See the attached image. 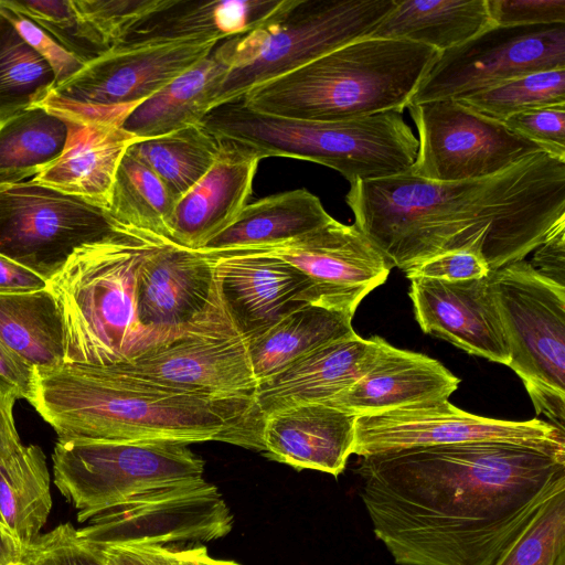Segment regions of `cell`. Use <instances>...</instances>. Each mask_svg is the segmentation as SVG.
I'll list each match as a JSON object with an SVG mask.
<instances>
[{
    "mask_svg": "<svg viewBox=\"0 0 565 565\" xmlns=\"http://www.w3.org/2000/svg\"><path fill=\"white\" fill-rule=\"evenodd\" d=\"M24 547L15 536L0 523V565H19L23 559Z\"/></svg>",
    "mask_w": 565,
    "mask_h": 565,
    "instance_id": "816d5d0a",
    "label": "cell"
},
{
    "mask_svg": "<svg viewBox=\"0 0 565 565\" xmlns=\"http://www.w3.org/2000/svg\"><path fill=\"white\" fill-rule=\"evenodd\" d=\"M55 85L50 64L0 13V122L42 104Z\"/></svg>",
    "mask_w": 565,
    "mask_h": 565,
    "instance_id": "d590c367",
    "label": "cell"
},
{
    "mask_svg": "<svg viewBox=\"0 0 565 565\" xmlns=\"http://www.w3.org/2000/svg\"><path fill=\"white\" fill-rule=\"evenodd\" d=\"M19 565H24V564H23V562H22V563H21V564H19Z\"/></svg>",
    "mask_w": 565,
    "mask_h": 565,
    "instance_id": "11a10c76",
    "label": "cell"
},
{
    "mask_svg": "<svg viewBox=\"0 0 565 565\" xmlns=\"http://www.w3.org/2000/svg\"><path fill=\"white\" fill-rule=\"evenodd\" d=\"M360 495L399 565H492L565 490V450L482 441L362 457Z\"/></svg>",
    "mask_w": 565,
    "mask_h": 565,
    "instance_id": "6da1fadb",
    "label": "cell"
},
{
    "mask_svg": "<svg viewBox=\"0 0 565 565\" xmlns=\"http://www.w3.org/2000/svg\"><path fill=\"white\" fill-rule=\"evenodd\" d=\"M220 143L214 163L178 201L171 218L170 241L195 250L227 227L247 204L260 161L239 147Z\"/></svg>",
    "mask_w": 565,
    "mask_h": 565,
    "instance_id": "cb8c5ba5",
    "label": "cell"
},
{
    "mask_svg": "<svg viewBox=\"0 0 565 565\" xmlns=\"http://www.w3.org/2000/svg\"><path fill=\"white\" fill-rule=\"evenodd\" d=\"M354 333L352 318L305 303L245 338L253 372L259 382L315 349Z\"/></svg>",
    "mask_w": 565,
    "mask_h": 565,
    "instance_id": "f546056e",
    "label": "cell"
},
{
    "mask_svg": "<svg viewBox=\"0 0 565 565\" xmlns=\"http://www.w3.org/2000/svg\"><path fill=\"white\" fill-rule=\"evenodd\" d=\"M220 300L205 254L168 238H152L136 276L137 318L151 347L194 326Z\"/></svg>",
    "mask_w": 565,
    "mask_h": 565,
    "instance_id": "ac0fdd59",
    "label": "cell"
},
{
    "mask_svg": "<svg viewBox=\"0 0 565 565\" xmlns=\"http://www.w3.org/2000/svg\"><path fill=\"white\" fill-rule=\"evenodd\" d=\"M120 225L106 209L33 180L0 184V256L46 281Z\"/></svg>",
    "mask_w": 565,
    "mask_h": 565,
    "instance_id": "8fae6325",
    "label": "cell"
},
{
    "mask_svg": "<svg viewBox=\"0 0 565 565\" xmlns=\"http://www.w3.org/2000/svg\"><path fill=\"white\" fill-rule=\"evenodd\" d=\"M490 273L491 269L483 256L468 249L436 255L405 271L408 279L428 278L445 281L480 279Z\"/></svg>",
    "mask_w": 565,
    "mask_h": 565,
    "instance_id": "f6af8a7d",
    "label": "cell"
},
{
    "mask_svg": "<svg viewBox=\"0 0 565 565\" xmlns=\"http://www.w3.org/2000/svg\"><path fill=\"white\" fill-rule=\"evenodd\" d=\"M122 364L168 387L214 397L254 398L258 385L246 338L222 299L191 328Z\"/></svg>",
    "mask_w": 565,
    "mask_h": 565,
    "instance_id": "9a60e30c",
    "label": "cell"
},
{
    "mask_svg": "<svg viewBox=\"0 0 565 565\" xmlns=\"http://www.w3.org/2000/svg\"><path fill=\"white\" fill-rule=\"evenodd\" d=\"M418 132L416 159L407 173L434 182L480 179L544 151L502 121L457 99L408 104Z\"/></svg>",
    "mask_w": 565,
    "mask_h": 565,
    "instance_id": "7c38bea8",
    "label": "cell"
},
{
    "mask_svg": "<svg viewBox=\"0 0 565 565\" xmlns=\"http://www.w3.org/2000/svg\"><path fill=\"white\" fill-rule=\"evenodd\" d=\"M175 205L162 181L126 150L115 174L109 215L121 225L170 239Z\"/></svg>",
    "mask_w": 565,
    "mask_h": 565,
    "instance_id": "e575fe53",
    "label": "cell"
},
{
    "mask_svg": "<svg viewBox=\"0 0 565 565\" xmlns=\"http://www.w3.org/2000/svg\"><path fill=\"white\" fill-rule=\"evenodd\" d=\"M17 399V394L0 380V456L10 455L22 446L13 416Z\"/></svg>",
    "mask_w": 565,
    "mask_h": 565,
    "instance_id": "681fc988",
    "label": "cell"
},
{
    "mask_svg": "<svg viewBox=\"0 0 565 565\" xmlns=\"http://www.w3.org/2000/svg\"><path fill=\"white\" fill-rule=\"evenodd\" d=\"M460 380L440 362L380 338L369 371L329 405L354 416L375 415L420 403L446 401Z\"/></svg>",
    "mask_w": 565,
    "mask_h": 565,
    "instance_id": "603a6c76",
    "label": "cell"
},
{
    "mask_svg": "<svg viewBox=\"0 0 565 565\" xmlns=\"http://www.w3.org/2000/svg\"><path fill=\"white\" fill-rule=\"evenodd\" d=\"M380 337L356 333L321 345L258 382L254 401L267 414L300 404H330L353 386L372 366Z\"/></svg>",
    "mask_w": 565,
    "mask_h": 565,
    "instance_id": "44dd1931",
    "label": "cell"
},
{
    "mask_svg": "<svg viewBox=\"0 0 565 565\" xmlns=\"http://www.w3.org/2000/svg\"><path fill=\"white\" fill-rule=\"evenodd\" d=\"M28 401L57 440H217L264 450L254 398L174 390L122 363L34 367Z\"/></svg>",
    "mask_w": 565,
    "mask_h": 565,
    "instance_id": "3957f363",
    "label": "cell"
},
{
    "mask_svg": "<svg viewBox=\"0 0 565 565\" xmlns=\"http://www.w3.org/2000/svg\"><path fill=\"white\" fill-rule=\"evenodd\" d=\"M33 367L12 352L0 339V380L18 398L29 399L32 387Z\"/></svg>",
    "mask_w": 565,
    "mask_h": 565,
    "instance_id": "c3c4849f",
    "label": "cell"
},
{
    "mask_svg": "<svg viewBox=\"0 0 565 565\" xmlns=\"http://www.w3.org/2000/svg\"><path fill=\"white\" fill-rule=\"evenodd\" d=\"M52 461L55 487L81 523L134 494L198 480L204 471L189 444L166 439L57 440Z\"/></svg>",
    "mask_w": 565,
    "mask_h": 565,
    "instance_id": "9c48e42d",
    "label": "cell"
},
{
    "mask_svg": "<svg viewBox=\"0 0 565 565\" xmlns=\"http://www.w3.org/2000/svg\"><path fill=\"white\" fill-rule=\"evenodd\" d=\"M0 13L13 24L22 39L50 64L55 75L56 85L72 77L85 65L49 32L9 7L4 0H0Z\"/></svg>",
    "mask_w": 565,
    "mask_h": 565,
    "instance_id": "7bdbcfd3",
    "label": "cell"
},
{
    "mask_svg": "<svg viewBox=\"0 0 565 565\" xmlns=\"http://www.w3.org/2000/svg\"><path fill=\"white\" fill-rule=\"evenodd\" d=\"M409 280L415 318L425 333L508 366L510 352L490 274L462 281Z\"/></svg>",
    "mask_w": 565,
    "mask_h": 565,
    "instance_id": "d6986e66",
    "label": "cell"
},
{
    "mask_svg": "<svg viewBox=\"0 0 565 565\" xmlns=\"http://www.w3.org/2000/svg\"><path fill=\"white\" fill-rule=\"evenodd\" d=\"M498 26L565 24V0H487Z\"/></svg>",
    "mask_w": 565,
    "mask_h": 565,
    "instance_id": "ee69618b",
    "label": "cell"
},
{
    "mask_svg": "<svg viewBox=\"0 0 565 565\" xmlns=\"http://www.w3.org/2000/svg\"><path fill=\"white\" fill-rule=\"evenodd\" d=\"M565 551V490L546 500L492 565H553Z\"/></svg>",
    "mask_w": 565,
    "mask_h": 565,
    "instance_id": "74e56055",
    "label": "cell"
},
{
    "mask_svg": "<svg viewBox=\"0 0 565 565\" xmlns=\"http://www.w3.org/2000/svg\"><path fill=\"white\" fill-rule=\"evenodd\" d=\"M68 121L34 106L0 122V184L38 175L63 152Z\"/></svg>",
    "mask_w": 565,
    "mask_h": 565,
    "instance_id": "d6a6232c",
    "label": "cell"
},
{
    "mask_svg": "<svg viewBox=\"0 0 565 565\" xmlns=\"http://www.w3.org/2000/svg\"><path fill=\"white\" fill-rule=\"evenodd\" d=\"M356 416L322 403L300 404L264 416L266 456L298 470L340 475L353 455Z\"/></svg>",
    "mask_w": 565,
    "mask_h": 565,
    "instance_id": "7402d4cb",
    "label": "cell"
},
{
    "mask_svg": "<svg viewBox=\"0 0 565 565\" xmlns=\"http://www.w3.org/2000/svg\"><path fill=\"white\" fill-rule=\"evenodd\" d=\"M279 257L309 282L306 302L353 319L360 302L388 277L392 265L353 224L332 220L280 245L245 248Z\"/></svg>",
    "mask_w": 565,
    "mask_h": 565,
    "instance_id": "e0dca14e",
    "label": "cell"
},
{
    "mask_svg": "<svg viewBox=\"0 0 565 565\" xmlns=\"http://www.w3.org/2000/svg\"><path fill=\"white\" fill-rule=\"evenodd\" d=\"M218 40L115 46L56 85L40 104L72 121L120 126L127 113L206 57Z\"/></svg>",
    "mask_w": 565,
    "mask_h": 565,
    "instance_id": "30bf717a",
    "label": "cell"
},
{
    "mask_svg": "<svg viewBox=\"0 0 565 565\" xmlns=\"http://www.w3.org/2000/svg\"><path fill=\"white\" fill-rule=\"evenodd\" d=\"M345 202L392 267L407 271L468 249L495 270L524 259L565 221V160L537 151L495 174L454 182L407 172L355 180Z\"/></svg>",
    "mask_w": 565,
    "mask_h": 565,
    "instance_id": "7a4b0ae2",
    "label": "cell"
},
{
    "mask_svg": "<svg viewBox=\"0 0 565 565\" xmlns=\"http://www.w3.org/2000/svg\"><path fill=\"white\" fill-rule=\"evenodd\" d=\"M79 540L93 545L211 542L225 536L233 515L217 487L204 478L134 494L98 511Z\"/></svg>",
    "mask_w": 565,
    "mask_h": 565,
    "instance_id": "5bb4252c",
    "label": "cell"
},
{
    "mask_svg": "<svg viewBox=\"0 0 565 565\" xmlns=\"http://www.w3.org/2000/svg\"><path fill=\"white\" fill-rule=\"evenodd\" d=\"M179 558L180 565H239L233 561L211 557L202 545L179 550Z\"/></svg>",
    "mask_w": 565,
    "mask_h": 565,
    "instance_id": "f5cc1de1",
    "label": "cell"
},
{
    "mask_svg": "<svg viewBox=\"0 0 565 565\" xmlns=\"http://www.w3.org/2000/svg\"><path fill=\"white\" fill-rule=\"evenodd\" d=\"M553 565H565V551L558 554Z\"/></svg>",
    "mask_w": 565,
    "mask_h": 565,
    "instance_id": "db71d44e",
    "label": "cell"
},
{
    "mask_svg": "<svg viewBox=\"0 0 565 565\" xmlns=\"http://www.w3.org/2000/svg\"><path fill=\"white\" fill-rule=\"evenodd\" d=\"M458 102L498 121L531 108L565 105V68L525 74Z\"/></svg>",
    "mask_w": 565,
    "mask_h": 565,
    "instance_id": "8d00e7d4",
    "label": "cell"
},
{
    "mask_svg": "<svg viewBox=\"0 0 565 565\" xmlns=\"http://www.w3.org/2000/svg\"><path fill=\"white\" fill-rule=\"evenodd\" d=\"M220 141L201 124L160 137L137 140L127 151L146 164L178 201L210 170Z\"/></svg>",
    "mask_w": 565,
    "mask_h": 565,
    "instance_id": "836d02e7",
    "label": "cell"
},
{
    "mask_svg": "<svg viewBox=\"0 0 565 565\" xmlns=\"http://www.w3.org/2000/svg\"><path fill=\"white\" fill-rule=\"evenodd\" d=\"M154 236L120 225L46 281L62 318L65 363H125L151 347L137 318L136 276Z\"/></svg>",
    "mask_w": 565,
    "mask_h": 565,
    "instance_id": "8992f818",
    "label": "cell"
},
{
    "mask_svg": "<svg viewBox=\"0 0 565 565\" xmlns=\"http://www.w3.org/2000/svg\"><path fill=\"white\" fill-rule=\"evenodd\" d=\"M168 0H73L78 15L96 40L110 50L141 20Z\"/></svg>",
    "mask_w": 565,
    "mask_h": 565,
    "instance_id": "ab89813d",
    "label": "cell"
},
{
    "mask_svg": "<svg viewBox=\"0 0 565 565\" xmlns=\"http://www.w3.org/2000/svg\"><path fill=\"white\" fill-rule=\"evenodd\" d=\"M93 546L100 552L106 565H180L179 550L164 545L120 543Z\"/></svg>",
    "mask_w": 565,
    "mask_h": 565,
    "instance_id": "bcb514c9",
    "label": "cell"
},
{
    "mask_svg": "<svg viewBox=\"0 0 565 565\" xmlns=\"http://www.w3.org/2000/svg\"><path fill=\"white\" fill-rule=\"evenodd\" d=\"M493 25L487 0H396L370 36L406 40L444 52Z\"/></svg>",
    "mask_w": 565,
    "mask_h": 565,
    "instance_id": "f1b7e54d",
    "label": "cell"
},
{
    "mask_svg": "<svg viewBox=\"0 0 565 565\" xmlns=\"http://www.w3.org/2000/svg\"><path fill=\"white\" fill-rule=\"evenodd\" d=\"M46 287V280L23 266L0 256V291H29Z\"/></svg>",
    "mask_w": 565,
    "mask_h": 565,
    "instance_id": "f907efd6",
    "label": "cell"
},
{
    "mask_svg": "<svg viewBox=\"0 0 565 565\" xmlns=\"http://www.w3.org/2000/svg\"><path fill=\"white\" fill-rule=\"evenodd\" d=\"M565 68V24L498 26L440 52L409 104L461 99L515 77Z\"/></svg>",
    "mask_w": 565,
    "mask_h": 565,
    "instance_id": "4fadbf2b",
    "label": "cell"
},
{
    "mask_svg": "<svg viewBox=\"0 0 565 565\" xmlns=\"http://www.w3.org/2000/svg\"><path fill=\"white\" fill-rule=\"evenodd\" d=\"M502 122L545 152L565 160V105L531 108Z\"/></svg>",
    "mask_w": 565,
    "mask_h": 565,
    "instance_id": "b9f144b4",
    "label": "cell"
},
{
    "mask_svg": "<svg viewBox=\"0 0 565 565\" xmlns=\"http://www.w3.org/2000/svg\"><path fill=\"white\" fill-rule=\"evenodd\" d=\"M67 121L62 154L32 180L107 210L118 164L137 140L118 125Z\"/></svg>",
    "mask_w": 565,
    "mask_h": 565,
    "instance_id": "d4e9b609",
    "label": "cell"
},
{
    "mask_svg": "<svg viewBox=\"0 0 565 565\" xmlns=\"http://www.w3.org/2000/svg\"><path fill=\"white\" fill-rule=\"evenodd\" d=\"M200 124L220 142L259 160L288 157L316 162L350 183L405 173L418 150V139L395 110L347 121H313L263 114L238 99L212 108Z\"/></svg>",
    "mask_w": 565,
    "mask_h": 565,
    "instance_id": "5b68a950",
    "label": "cell"
},
{
    "mask_svg": "<svg viewBox=\"0 0 565 565\" xmlns=\"http://www.w3.org/2000/svg\"><path fill=\"white\" fill-rule=\"evenodd\" d=\"M6 3L49 32L85 64L108 51L82 21L73 0H6Z\"/></svg>",
    "mask_w": 565,
    "mask_h": 565,
    "instance_id": "f35d334b",
    "label": "cell"
},
{
    "mask_svg": "<svg viewBox=\"0 0 565 565\" xmlns=\"http://www.w3.org/2000/svg\"><path fill=\"white\" fill-rule=\"evenodd\" d=\"M439 51L367 36L248 90L253 110L313 121H347L407 107Z\"/></svg>",
    "mask_w": 565,
    "mask_h": 565,
    "instance_id": "277c9868",
    "label": "cell"
},
{
    "mask_svg": "<svg viewBox=\"0 0 565 565\" xmlns=\"http://www.w3.org/2000/svg\"><path fill=\"white\" fill-rule=\"evenodd\" d=\"M227 66L214 50L191 68L135 106L120 128L136 140L171 134L198 125L213 108Z\"/></svg>",
    "mask_w": 565,
    "mask_h": 565,
    "instance_id": "83f0119b",
    "label": "cell"
},
{
    "mask_svg": "<svg viewBox=\"0 0 565 565\" xmlns=\"http://www.w3.org/2000/svg\"><path fill=\"white\" fill-rule=\"evenodd\" d=\"M203 254L212 263L218 295L244 337L307 303L308 279L279 257L254 249Z\"/></svg>",
    "mask_w": 565,
    "mask_h": 565,
    "instance_id": "ffe728a7",
    "label": "cell"
},
{
    "mask_svg": "<svg viewBox=\"0 0 565 565\" xmlns=\"http://www.w3.org/2000/svg\"><path fill=\"white\" fill-rule=\"evenodd\" d=\"M482 441L565 450V431L537 418L514 422L473 415L446 399L358 416L353 454L366 457L416 447Z\"/></svg>",
    "mask_w": 565,
    "mask_h": 565,
    "instance_id": "2e32d148",
    "label": "cell"
},
{
    "mask_svg": "<svg viewBox=\"0 0 565 565\" xmlns=\"http://www.w3.org/2000/svg\"><path fill=\"white\" fill-rule=\"evenodd\" d=\"M396 0H285L255 29L221 41L227 66L213 108L340 46L367 38Z\"/></svg>",
    "mask_w": 565,
    "mask_h": 565,
    "instance_id": "52a82bcc",
    "label": "cell"
},
{
    "mask_svg": "<svg viewBox=\"0 0 565 565\" xmlns=\"http://www.w3.org/2000/svg\"><path fill=\"white\" fill-rule=\"evenodd\" d=\"M46 457L38 445L0 456V523L25 548L40 534L52 509Z\"/></svg>",
    "mask_w": 565,
    "mask_h": 565,
    "instance_id": "1f68e13d",
    "label": "cell"
},
{
    "mask_svg": "<svg viewBox=\"0 0 565 565\" xmlns=\"http://www.w3.org/2000/svg\"><path fill=\"white\" fill-rule=\"evenodd\" d=\"M533 252L532 267L547 279L565 286V221L556 225Z\"/></svg>",
    "mask_w": 565,
    "mask_h": 565,
    "instance_id": "7dc6e473",
    "label": "cell"
},
{
    "mask_svg": "<svg viewBox=\"0 0 565 565\" xmlns=\"http://www.w3.org/2000/svg\"><path fill=\"white\" fill-rule=\"evenodd\" d=\"M490 275L510 352L508 366L522 380L536 413L564 431L565 286L525 259Z\"/></svg>",
    "mask_w": 565,
    "mask_h": 565,
    "instance_id": "ba28073f",
    "label": "cell"
},
{
    "mask_svg": "<svg viewBox=\"0 0 565 565\" xmlns=\"http://www.w3.org/2000/svg\"><path fill=\"white\" fill-rule=\"evenodd\" d=\"M0 339L33 369L65 363L62 318L46 287L0 291Z\"/></svg>",
    "mask_w": 565,
    "mask_h": 565,
    "instance_id": "4dcf8cb0",
    "label": "cell"
},
{
    "mask_svg": "<svg viewBox=\"0 0 565 565\" xmlns=\"http://www.w3.org/2000/svg\"><path fill=\"white\" fill-rule=\"evenodd\" d=\"M333 217L307 189L247 203L237 217L198 250L214 253L280 245L330 223Z\"/></svg>",
    "mask_w": 565,
    "mask_h": 565,
    "instance_id": "4316f807",
    "label": "cell"
},
{
    "mask_svg": "<svg viewBox=\"0 0 565 565\" xmlns=\"http://www.w3.org/2000/svg\"><path fill=\"white\" fill-rule=\"evenodd\" d=\"M24 565H106L100 552L78 539L71 523L40 534L24 548Z\"/></svg>",
    "mask_w": 565,
    "mask_h": 565,
    "instance_id": "60d3db41",
    "label": "cell"
},
{
    "mask_svg": "<svg viewBox=\"0 0 565 565\" xmlns=\"http://www.w3.org/2000/svg\"><path fill=\"white\" fill-rule=\"evenodd\" d=\"M284 2L285 0H168L163 7L134 26L119 45L184 40L223 41L255 29Z\"/></svg>",
    "mask_w": 565,
    "mask_h": 565,
    "instance_id": "484cf974",
    "label": "cell"
}]
</instances>
